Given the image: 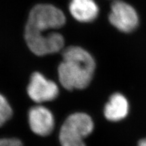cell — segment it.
Listing matches in <instances>:
<instances>
[{
	"label": "cell",
	"instance_id": "9",
	"mask_svg": "<svg viewBox=\"0 0 146 146\" xmlns=\"http://www.w3.org/2000/svg\"><path fill=\"white\" fill-rule=\"evenodd\" d=\"M13 111L6 98L0 94V127H2L12 118Z\"/></svg>",
	"mask_w": 146,
	"mask_h": 146
},
{
	"label": "cell",
	"instance_id": "7",
	"mask_svg": "<svg viewBox=\"0 0 146 146\" xmlns=\"http://www.w3.org/2000/svg\"><path fill=\"white\" fill-rule=\"evenodd\" d=\"M129 112V102L126 97L120 93L112 95L104 109L105 118L111 122H118L124 119Z\"/></svg>",
	"mask_w": 146,
	"mask_h": 146
},
{
	"label": "cell",
	"instance_id": "3",
	"mask_svg": "<svg viewBox=\"0 0 146 146\" xmlns=\"http://www.w3.org/2000/svg\"><path fill=\"white\" fill-rule=\"evenodd\" d=\"M94 129V123L89 115L76 112L66 118L59 133L61 146H86L85 139Z\"/></svg>",
	"mask_w": 146,
	"mask_h": 146
},
{
	"label": "cell",
	"instance_id": "11",
	"mask_svg": "<svg viewBox=\"0 0 146 146\" xmlns=\"http://www.w3.org/2000/svg\"><path fill=\"white\" fill-rule=\"evenodd\" d=\"M137 146H146V138L142 139L138 142Z\"/></svg>",
	"mask_w": 146,
	"mask_h": 146
},
{
	"label": "cell",
	"instance_id": "2",
	"mask_svg": "<svg viewBox=\"0 0 146 146\" xmlns=\"http://www.w3.org/2000/svg\"><path fill=\"white\" fill-rule=\"evenodd\" d=\"M62 57L58 67V77L64 88L71 91L88 87L96 68L92 56L81 47L72 46L64 51Z\"/></svg>",
	"mask_w": 146,
	"mask_h": 146
},
{
	"label": "cell",
	"instance_id": "6",
	"mask_svg": "<svg viewBox=\"0 0 146 146\" xmlns=\"http://www.w3.org/2000/svg\"><path fill=\"white\" fill-rule=\"evenodd\" d=\"M28 122L31 130L36 135H50L55 127V118L50 109L42 105H36L29 109Z\"/></svg>",
	"mask_w": 146,
	"mask_h": 146
},
{
	"label": "cell",
	"instance_id": "1",
	"mask_svg": "<svg viewBox=\"0 0 146 146\" xmlns=\"http://www.w3.org/2000/svg\"><path fill=\"white\" fill-rule=\"evenodd\" d=\"M65 22L64 14L54 5H35L25 27V40L29 49L37 56L59 52L64 47V39L55 30L61 28Z\"/></svg>",
	"mask_w": 146,
	"mask_h": 146
},
{
	"label": "cell",
	"instance_id": "8",
	"mask_svg": "<svg viewBox=\"0 0 146 146\" xmlns=\"http://www.w3.org/2000/svg\"><path fill=\"white\" fill-rule=\"evenodd\" d=\"M70 11L77 21L88 23L96 19L99 10L94 0H72Z\"/></svg>",
	"mask_w": 146,
	"mask_h": 146
},
{
	"label": "cell",
	"instance_id": "4",
	"mask_svg": "<svg viewBox=\"0 0 146 146\" xmlns=\"http://www.w3.org/2000/svg\"><path fill=\"white\" fill-rule=\"evenodd\" d=\"M109 20L113 26L123 33L133 31L139 24L136 10L131 5L122 1H116L112 3Z\"/></svg>",
	"mask_w": 146,
	"mask_h": 146
},
{
	"label": "cell",
	"instance_id": "5",
	"mask_svg": "<svg viewBox=\"0 0 146 146\" xmlns=\"http://www.w3.org/2000/svg\"><path fill=\"white\" fill-rule=\"evenodd\" d=\"M27 94L33 101L41 104L57 98L59 88L56 83L47 79L39 72H35L27 87Z\"/></svg>",
	"mask_w": 146,
	"mask_h": 146
},
{
	"label": "cell",
	"instance_id": "10",
	"mask_svg": "<svg viewBox=\"0 0 146 146\" xmlns=\"http://www.w3.org/2000/svg\"><path fill=\"white\" fill-rule=\"evenodd\" d=\"M0 146H23V144L17 138H2L0 139Z\"/></svg>",
	"mask_w": 146,
	"mask_h": 146
}]
</instances>
